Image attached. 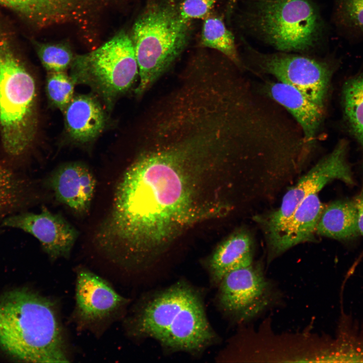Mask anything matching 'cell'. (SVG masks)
<instances>
[{
	"label": "cell",
	"instance_id": "obj_10",
	"mask_svg": "<svg viewBox=\"0 0 363 363\" xmlns=\"http://www.w3.org/2000/svg\"><path fill=\"white\" fill-rule=\"evenodd\" d=\"M218 285L220 306L239 321L254 318L272 300L271 284L262 269L253 263L229 272Z\"/></svg>",
	"mask_w": 363,
	"mask_h": 363
},
{
	"label": "cell",
	"instance_id": "obj_19",
	"mask_svg": "<svg viewBox=\"0 0 363 363\" xmlns=\"http://www.w3.org/2000/svg\"><path fill=\"white\" fill-rule=\"evenodd\" d=\"M33 182L0 162V220L25 211L39 198Z\"/></svg>",
	"mask_w": 363,
	"mask_h": 363
},
{
	"label": "cell",
	"instance_id": "obj_6",
	"mask_svg": "<svg viewBox=\"0 0 363 363\" xmlns=\"http://www.w3.org/2000/svg\"><path fill=\"white\" fill-rule=\"evenodd\" d=\"M246 29L281 52H305L321 38L322 20L313 0H249Z\"/></svg>",
	"mask_w": 363,
	"mask_h": 363
},
{
	"label": "cell",
	"instance_id": "obj_23",
	"mask_svg": "<svg viewBox=\"0 0 363 363\" xmlns=\"http://www.w3.org/2000/svg\"><path fill=\"white\" fill-rule=\"evenodd\" d=\"M75 84L66 72H48L46 91L51 103L64 111L74 96Z\"/></svg>",
	"mask_w": 363,
	"mask_h": 363
},
{
	"label": "cell",
	"instance_id": "obj_21",
	"mask_svg": "<svg viewBox=\"0 0 363 363\" xmlns=\"http://www.w3.org/2000/svg\"><path fill=\"white\" fill-rule=\"evenodd\" d=\"M342 97L348 127L363 149V73L347 81Z\"/></svg>",
	"mask_w": 363,
	"mask_h": 363
},
{
	"label": "cell",
	"instance_id": "obj_22",
	"mask_svg": "<svg viewBox=\"0 0 363 363\" xmlns=\"http://www.w3.org/2000/svg\"><path fill=\"white\" fill-rule=\"evenodd\" d=\"M201 42L204 47L221 52L236 65L239 64L234 36L221 18L208 17L205 19Z\"/></svg>",
	"mask_w": 363,
	"mask_h": 363
},
{
	"label": "cell",
	"instance_id": "obj_8",
	"mask_svg": "<svg viewBox=\"0 0 363 363\" xmlns=\"http://www.w3.org/2000/svg\"><path fill=\"white\" fill-rule=\"evenodd\" d=\"M347 142L340 141L333 151L320 160L283 197L280 206L264 220L267 238L278 232L298 205L309 195L319 192L329 182L339 180L346 185L354 183L347 161Z\"/></svg>",
	"mask_w": 363,
	"mask_h": 363
},
{
	"label": "cell",
	"instance_id": "obj_15",
	"mask_svg": "<svg viewBox=\"0 0 363 363\" xmlns=\"http://www.w3.org/2000/svg\"><path fill=\"white\" fill-rule=\"evenodd\" d=\"M324 207L318 193L308 196L282 228L267 238L270 254L277 256L298 244L314 240Z\"/></svg>",
	"mask_w": 363,
	"mask_h": 363
},
{
	"label": "cell",
	"instance_id": "obj_12",
	"mask_svg": "<svg viewBox=\"0 0 363 363\" xmlns=\"http://www.w3.org/2000/svg\"><path fill=\"white\" fill-rule=\"evenodd\" d=\"M1 225L34 236L51 261L68 258L79 236L77 229L62 215L45 207L39 213L23 211L3 219Z\"/></svg>",
	"mask_w": 363,
	"mask_h": 363
},
{
	"label": "cell",
	"instance_id": "obj_2",
	"mask_svg": "<svg viewBox=\"0 0 363 363\" xmlns=\"http://www.w3.org/2000/svg\"><path fill=\"white\" fill-rule=\"evenodd\" d=\"M0 347L12 358L33 363L70 361L55 303L25 289L0 298Z\"/></svg>",
	"mask_w": 363,
	"mask_h": 363
},
{
	"label": "cell",
	"instance_id": "obj_11",
	"mask_svg": "<svg viewBox=\"0 0 363 363\" xmlns=\"http://www.w3.org/2000/svg\"><path fill=\"white\" fill-rule=\"evenodd\" d=\"M74 318L80 328H91L115 317L127 304L105 279L89 269H77Z\"/></svg>",
	"mask_w": 363,
	"mask_h": 363
},
{
	"label": "cell",
	"instance_id": "obj_3",
	"mask_svg": "<svg viewBox=\"0 0 363 363\" xmlns=\"http://www.w3.org/2000/svg\"><path fill=\"white\" fill-rule=\"evenodd\" d=\"M126 324L130 335L152 338L173 351L198 352L215 339L200 295L184 282L147 300Z\"/></svg>",
	"mask_w": 363,
	"mask_h": 363
},
{
	"label": "cell",
	"instance_id": "obj_20",
	"mask_svg": "<svg viewBox=\"0 0 363 363\" xmlns=\"http://www.w3.org/2000/svg\"><path fill=\"white\" fill-rule=\"evenodd\" d=\"M316 234L341 241L356 239L360 234L353 200H337L325 207L317 226Z\"/></svg>",
	"mask_w": 363,
	"mask_h": 363
},
{
	"label": "cell",
	"instance_id": "obj_14",
	"mask_svg": "<svg viewBox=\"0 0 363 363\" xmlns=\"http://www.w3.org/2000/svg\"><path fill=\"white\" fill-rule=\"evenodd\" d=\"M92 0H0L39 29L71 26L78 22Z\"/></svg>",
	"mask_w": 363,
	"mask_h": 363
},
{
	"label": "cell",
	"instance_id": "obj_18",
	"mask_svg": "<svg viewBox=\"0 0 363 363\" xmlns=\"http://www.w3.org/2000/svg\"><path fill=\"white\" fill-rule=\"evenodd\" d=\"M253 252L250 236L238 231L223 241L215 249L208 262L212 282L218 285L229 272L253 264Z\"/></svg>",
	"mask_w": 363,
	"mask_h": 363
},
{
	"label": "cell",
	"instance_id": "obj_7",
	"mask_svg": "<svg viewBox=\"0 0 363 363\" xmlns=\"http://www.w3.org/2000/svg\"><path fill=\"white\" fill-rule=\"evenodd\" d=\"M71 68L76 84L89 86L108 104L130 89L139 74L131 37L124 31L75 56Z\"/></svg>",
	"mask_w": 363,
	"mask_h": 363
},
{
	"label": "cell",
	"instance_id": "obj_16",
	"mask_svg": "<svg viewBox=\"0 0 363 363\" xmlns=\"http://www.w3.org/2000/svg\"><path fill=\"white\" fill-rule=\"evenodd\" d=\"M70 137L85 143L98 136L105 125V115L99 102L88 95H74L63 111Z\"/></svg>",
	"mask_w": 363,
	"mask_h": 363
},
{
	"label": "cell",
	"instance_id": "obj_4",
	"mask_svg": "<svg viewBox=\"0 0 363 363\" xmlns=\"http://www.w3.org/2000/svg\"><path fill=\"white\" fill-rule=\"evenodd\" d=\"M190 22L173 0H151L133 27L131 39L138 66L136 93L141 95L169 68L188 43Z\"/></svg>",
	"mask_w": 363,
	"mask_h": 363
},
{
	"label": "cell",
	"instance_id": "obj_9",
	"mask_svg": "<svg viewBox=\"0 0 363 363\" xmlns=\"http://www.w3.org/2000/svg\"><path fill=\"white\" fill-rule=\"evenodd\" d=\"M249 49L261 69L295 88L324 109L331 77L327 64L285 52L264 54Z\"/></svg>",
	"mask_w": 363,
	"mask_h": 363
},
{
	"label": "cell",
	"instance_id": "obj_24",
	"mask_svg": "<svg viewBox=\"0 0 363 363\" xmlns=\"http://www.w3.org/2000/svg\"><path fill=\"white\" fill-rule=\"evenodd\" d=\"M37 48L41 63L47 73L66 72L75 58L71 49L65 44H40Z\"/></svg>",
	"mask_w": 363,
	"mask_h": 363
},
{
	"label": "cell",
	"instance_id": "obj_1",
	"mask_svg": "<svg viewBox=\"0 0 363 363\" xmlns=\"http://www.w3.org/2000/svg\"><path fill=\"white\" fill-rule=\"evenodd\" d=\"M149 147L126 169L115 186L109 212L94 233L97 249L116 265L140 262L198 218L191 165L203 159L183 136L148 135Z\"/></svg>",
	"mask_w": 363,
	"mask_h": 363
},
{
	"label": "cell",
	"instance_id": "obj_13",
	"mask_svg": "<svg viewBox=\"0 0 363 363\" xmlns=\"http://www.w3.org/2000/svg\"><path fill=\"white\" fill-rule=\"evenodd\" d=\"M96 183L90 169L78 162L58 166L48 175L45 182L57 201L80 216L89 213Z\"/></svg>",
	"mask_w": 363,
	"mask_h": 363
},
{
	"label": "cell",
	"instance_id": "obj_26",
	"mask_svg": "<svg viewBox=\"0 0 363 363\" xmlns=\"http://www.w3.org/2000/svg\"><path fill=\"white\" fill-rule=\"evenodd\" d=\"M218 0H182L178 5L180 17L186 21L205 19Z\"/></svg>",
	"mask_w": 363,
	"mask_h": 363
},
{
	"label": "cell",
	"instance_id": "obj_5",
	"mask_svg": "<svg viewBox=\"0 0 363 363\" xmlns=\"http://www.w3.org/2000/svg\"><path fill=\"white\" fill-rule=\"evenodd\" d=\"M36 93L33 77L0 28V132L4 150L12 157L24 154L35 138Z\"/></svg>",
	"mask_w": 363,
	"mask_h": 363
},
{
	"label": "cell",
	"instance_id": "obj_27",
	"mask_svg": "<svg viewBox=\"0 0 363 363\" xmlns=\"http://www.w3.org/2000/svg\"><path fill=\"white\" fill-rule=\"evenodd\" d=\"M353 200L357 210L359 234L363 235V188Z\"/></svg>",
	"mask_w": 363,
	"mask_h": 363
},
{
	"label": "cell",
	"instance_id": "obj_25",
	"mask_svg": "<svg viewBox=\"0 0 363 363\" xmlns=\"http://www.w3.org/2000/svg\"><path fill=\"white\" fill-rule=\"evenodd\" d=\"M335 8L341 26L363 34V0H336Z\"/></svg>",
	"mask_w": 363,
	"mask_h": 363
},
{
	"label": "cell",
	"instance_id": "obj_17",
	"mask_svg": "<svg viewBox=\"0 0 363 363\" xmlns=\"http://www.w3.org/2000/svg\"><path fill=\"white\" fill-rule=\"evenodd\" d=\"M267 92L285 107L300 125L306 141H315L321 124L324 109L295 88L281 82L270 83Z\"/></svg>",
	"mask_w": 363,
	"mask_h": 363
}]
</instances>
